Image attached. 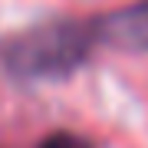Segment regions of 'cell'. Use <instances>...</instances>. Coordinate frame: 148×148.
Here are the masks:
<instances>
[{"label":"cell","instance_id":"cell-3","mask_svg":"<svg viewBox=\"0 0 148 148\" xmlns=\"http://www.w3.org/2000/svg\"><path fill=\"white\" fill-rule=\"evenodd\" d=\"M40 148H92V145L86 138L73 135V132H53V135H46L40 142Z\"/></svg>","mask_w":148,"mask_h":148},{"label":"cell","instance_id":"cell-2","mask_svg":"<svg viewBox=\"0 0 148 148\" xmlns=\"http://www.w3.org/2000/svg\"><path fill=\"white\" fill-rule=\"evenodd\" d=\"M95 40L115 49H148V0L112 10L92 23Z\"/></svg>","mask_w":148,"mask_h":148},{"label":"cell","instance_id":"cell-1","mask_svg":"<svg viewBox=\"0 0 148 148\" xmlns=\"http://www.w3.org/2000/svg\"><path fill=\"white\" fill-rule=\"evenodd\" d=\"M95 46V27L82 20H46L0 43V59L20 79H63Z\"/></svg>","mask_w":148,"mask_h":148}]
</instances>
